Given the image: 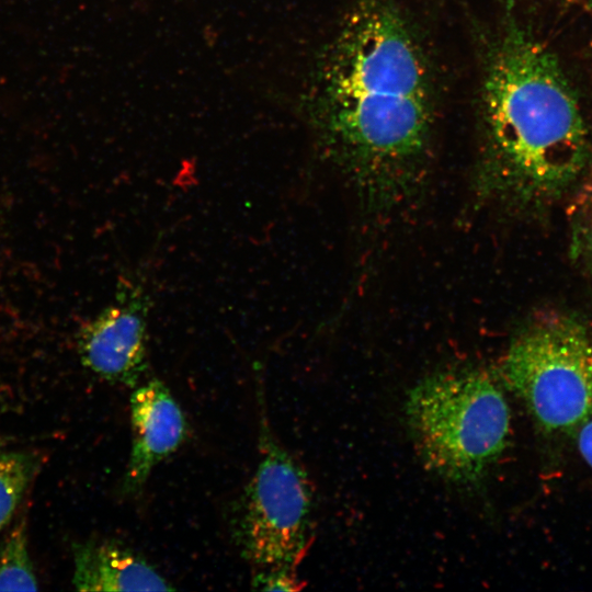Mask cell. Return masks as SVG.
Returning <instances> with one entry per match:
<instances>
[{
    "label": "cell",
    "instance_id": "obj_1",
    "mask_svg": "<svg viewBox=\"0 0 592 592\" xmlns=\"http://www.w3.org/2000/svg\"><path fill=\"white\" fill-rule=\"evenodd\" d=\"M439 89L428 47L397 0H352L322 61L325 151L371 212L412 197L428 174Z\"/></svg>",
    "mask_w": 592,
    "mask_h": 592
},
{
    "label": "cell",
    "instance_id": "obj_2",
    "mask_svg": "<svg viewBox=\"0 0 592 592\" xmlns=\"http://www.w3.org/2000/svg\"><path fill=\"white\" fill-rule=\"evenodd\" d=\"M476 47V192L506 210L546 206L576 189L592 166L578 93L514 0H502Z\"/></svg>",
    "mask_w": 592,
    "mask_h": 592
},
{
    "label": "cell",
    "instance_id": "obj_3",
    "mask_svg": "<svg viewBox=\"0 0 592 592\" xmlns=\"http://www.w3.org/2000/svg\"><path fill=\"white\" fill-rule=\"evenodd\" d=\"M406 413L424 465L459 485L480 480L510 436L505 397L491 376L479 369L424 378L410 391Z\"/></svg>",
    "mask_w": 592,
    "mask_h": 592
},
{
    "label": "cell",
    "instance_id": "obj_4",
    "mask_svg": "<svg viewBox=\"0 0 592 592\" xmlns=\"http://www.w3.org/2000/svg\"><path fill=\"white\" fill-rule=\"evenodd\" d=\"M501 374L546 431H571L592 414V340L570 317L553 315L521 332Z\"/></svg>",
    "mask_w": 592,
    "mask_h": 592
},
{
    "label": "cell",
    "instance_id": "obj_5",
    "mask_svg": "<svg viewBox=\"0 0 592 592\" xmlns=\"http://www.w3.org/2000/svg\"><path fill=\"white\" fill-rule=\"evenodd\" d=\"M259 429L260 457L246 491L241 545L257 571L295 570L310 538V483L299 463L273 435L264 411Z\"/></svg>",
    "mask_w": 592,
    "mask_h": 592
},
{
    "label": "cell",
    "instance_id": "obj_6",
    "mask_svg": "<svg viewBox=\"0 0 592 592\" xmlns=\"http://www.w3.org/2000/svg\"><path fill=\"white\" fill-rule=\"evenodd\" d=\"M122 294L81 328L79 356L103 379L134 388L148 367V301L138 292Z\"/></svg>",
    "mask_w": 592,
    "mask_h": 592
},
{
    "label": "cell",
    "instance_id": "obj_7",
    "mask_svg": "<svg viewBox=\"0 0 592 592\" xmlns=\"http://www.w3.org/2000/svg\"><path fill=\"white\" fill-rule=\"evenodd\" d=\"M132 449L124 489L139 491L153 468L183 443L187 423L170 389L158 378L134 387L129 398Z\"/></svg>",
    "mask_w": 592,
    "mask_h": 592
},
{
    "label": "cell",
    "instance_id": "obj_8",
    "mask_svg": "<svg viewBox=\"0 0 592 592\" xmlns=\"http://www.w3.org/2000/svg\"><path fill=\"white\" fill-rule=\"evenodd\" d=\"M79 591H169L174 588L146 559L121 544L91 540L73 548Z\"/></svg>",
    "mask_w": 592,
    "mask_h": 592
},
{
    "label": "cell",
    "instance_id": "obj_9",
    "mask_svg": "<svg viewBox=\"0 0 592 592\" xmlns=\"http://www.w3.org/2000/svg\"><path fill=\"white\" fill-rule=\"evenodd\" d=\"M38 582L29 550L25 522L0 543V591H36Z\"/></svg>",
    "mask_w": 592,
    "mask_h": 592
},
{
    "label": "cell",
    "instance_id": "obj_10",
    "mask_svg": "<svg viewBox=\"0 0 592 592\" xmlns=\"http://www.w3.org/2000/svg\"><path fill=\"white\" fill-rule=\"evenodd\" d=\"M576 189L568 214L570 253L574 261L592 271V166Z\"/></svg>",
    "mask_w": 592,
    "mask_h": 592
},
{
    "label": "cell",
    "instance_id": "obj_11",
    "mask_svg": "<svg viewBox=\"0 0 592 592\" xmlns=\"http://www.w3.org/2000/svg\"><path fill=\"white\" fill-rule=\"evenodd\" d=\"M33 467V460L26 454H0V531L15 513L30 483Z\"/></svg>",
    "mask_w": 592,
    "mask_h": 592
},
{
    "label": "cell",
    "instance_id": "obj_12",
    "mask_svg": "<svg viewBox=\"0 0 592 592\" xmlns=\"http://www.w3.org/2000/svg\"><path fill=\"white\" fill-rule=\"evenodd\" d=\"M253 588L261 591H296L301 583L292 569H273L257 571Z\"/></svg>",
    "mask_w": 592,
    "mask_h": 592
},
{
    "label": "cell",
    "instance_id": "obj_13",
    "mask_svg": "<svg viewBox=\"0 0 592 592\" xmlns=\"http://www.w3.org/2000/svg\"><path fill=\"white\" fill-rule=\"evenodd\" d=\"M577 443L582 458L592 468V414L579 426Z\"/></svg>",
    "mask_w": 592,
    "mask_h": 592
},
{
    "label": "cell",
    "instance_id": "obj_14",
    "mask_svg": "<svg viewBox=\"0 0 592 592\" xmlns=\"http://www.w3.org/2000/svg\"><path fill=\"white\" fill-rule=\"evenodd\" d=\"M571 4L579 5L587 11H592V0H568Z\"/></svg>",
    "mask_w": 592,
    "mask_h": 592
},
{
    "label": "cell",
    "instance_id": "obj_15",
    "mask_svg": "<svg viewBox=\"0 0 592 592\" xmlns=\"http://www.w3.org/2000/svg\"><path fill=\"white\" fill-rule=\"evenodd\" d=\"M591 47H592V44H591Z\"/></svg>",
    "mask_w": 592,
    "mask_h": 592
}]
</instances>
